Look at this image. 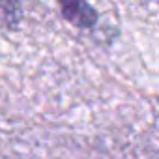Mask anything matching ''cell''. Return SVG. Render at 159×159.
<instances>
[{
  "mask_svg": "<svg viewBox=\"0 0 159 159\" xmlns=\"http://www.w3.org/2000/svg\"><path fill=\"white\" fill-rule=\"evenodd\" d=\"M60 10L64 19L75 26L92 28L98 23V13L86 0H60Z\"/></svg>",
  "mask_w": 159,
  "mask_h": 159,
  "instance_id": "obj_1",
  "label": "cell"
}]
</instances>
